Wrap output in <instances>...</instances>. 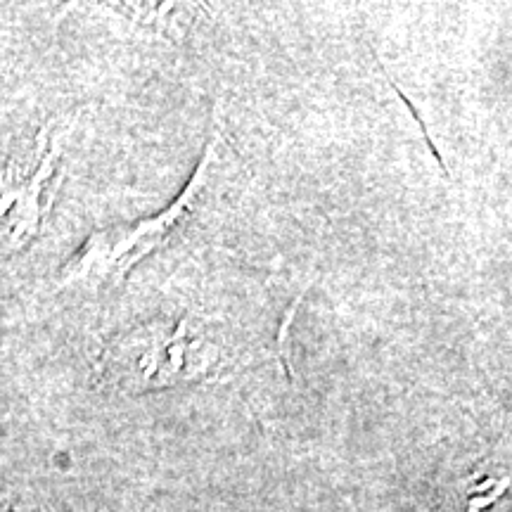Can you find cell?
Segmentation results:
<instances>
[{
	"instance_id": "obj_1",
	"label": "cell",
	"mask_w": 512,
	"mask_h": 512,
	"mask_svg": "<svg viewBox=\"0 0 512 512\" xmlns=\"http://www.w3.org/2000/svg\"><path fill=\"white\" fill-rule=\"evenodd\" d=\"M216 138L207 147L204 162L197 166V174L192 176L183 197H178L174 207H169L162 216L150 221H140L138 226H119L95 233L91 240L79 249L74 261L64 268L62 285L72 283H117L124 278L128 268L143 261L147 254L155 252L176 240L190 226L192 211L200 209L202 195L207 192V178L214 159Z\"/></svg>"
},
{
	"instance_id": "obj_2",
	"label": "cell",
	"mask_w": 512,
	"mask_h": 512,
	"mask_svg": "<svg viewBox=\"0 0 512 512\" xmlns=\"http://www.w3.org/2000/svg\"><path fill=\"white\" fill-rule=\"evenodd\" d=\"M112 363L136 387H174L219 375L228 358L200 328L181 320L174 328L157 325L121 339L119 349L112 351Z\"/></svg>"
},
{
	"instance_id": "obj_3",
	"label": "cell",
	"mask_w": 512,
	"mask_h": 512,
	"mask_svg": "<svg viewBox=\"0 0 512 512\" xmlns=\"http://www.w3.org/2000/svg\"><path fill=\"white\" fill-rule=\"evenodd\" d=\"M60 143L38 133L31 150L0 174V259L22 252L41 235L53 202Z\"/></svg>"
}]
</instances>
